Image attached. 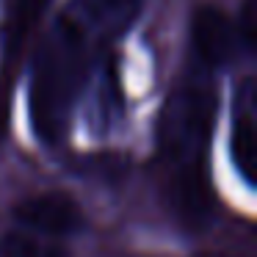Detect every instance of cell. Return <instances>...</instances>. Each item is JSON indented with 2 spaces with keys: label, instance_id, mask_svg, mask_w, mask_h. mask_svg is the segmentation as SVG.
<instances>
[{
  "label": "cell",
  "instance_id": "obj_8",
  "mask_svg": "<svg viewBox=\"0 0 257 257\" xmlns=\"http://www.w3.org/2000/svg\"><path fill=\"white\" fill-rule=\"evenodd\" d=\"M0 127H3V97H0Z\"/></svg>",
  "mask_w": 257,
  "mask_h": 257
},
{
  "label": "cell",
  "instance_id": "obj_1",
  "mask_svg": "<svg viewBox=\"0 0 257 257\" xmlns=\"http://www.w3.org/2000/svg\"><path fill=\"white\" fill-rule=\"evenodd\" d=\"M216 119V83L210 69L194 67L172 89L158 124V147L166 169V205L191 229L210 218L213 194L207 183V141Z\"/></svg>",
  "mask_w": 257,
  "mask_h": 257
},
{
  "label": "cell",
  "instance_id": "obj_6",
  "mask_svg": "<svg viewBox=\"0 0 257 257\" xmlns=\"http://www.w3.org/2000/svg\"><path fill=\"white\" fill-rule=\"evenodd\" d=\"M232 163L246 185L257 183V89L254 78H243L232 105Z\"/></svg>",
  "mask_w": 257,
  "mask_h": 257
},
{
  "label": "cell",
  "instance_id": "obj_2",
  "mask_svg": "<svg viewBox=\"0 0 257 257\" xmlns=\"http://www.w3.org/2000/svg\"><path fill=\"white\" fill-rule=\"evenodd\" d=\"M89 47L91 45L64 17H58L36 47L28 108L36 136L47 144L61 141L69 127L75 97L89 67Z\"/></svg>",
  "mask_w": 257,
  "mask_h": 257
},
{
  "label": "cell",
  "instance_id": "obj_7",
  "mask_svg": "<svg viewBox=\"0 0 257 257\" xmlns=\"http://www.w3.org/2000/svg\"><path fill=\"white\" fill-rule=\"evenodd\" d=\"M0 257H67V251L45 235L9 229L0 235Z\"/></svg>",
  "mask_w": 257,
  "mask_h": 257
},
{
  "label": "cell",
  "instance_id": "obj_3",
  "mask_svg": "<svg viewBox=\"0 0 257 257\" xmlns=\"http://www.w3.org/2000/svg\"><path fill=\"white\" fill-rule=\"evenodd\" d=\"M191 47H194V61L213 72L238 58L240 47L251 45L229 14L216 6H199L191 17Z\"/></svg>",
  "mask_w": 257,
  "mask_h": 257
},
{
  "label": "cell",
  "instance_id": "obj_4",
  "mask_svg": "<svg viewBox=\"0 0 257 257\" xmlns=\"http://www.w3.org/2000/svg\"><path fill=\"white\" fill-rule=\"evenodd\" d=\"M144 0H69L61 17L86 42H108L136 23Z\"/></svg>",
  "mask_w": 257,
  "mask_h": 257
},
{
  "label": "cell",
  "instance_id": "obj_5",
  "mask_svg": "<svg viewBox=\"0 0 257 257\" xmlns=\"http://www.w3.org/2000/svg\"><path fill=\"white\" fill-rule=\"evenodd\" d=\"M14 218L23 227H28V232L50 235V238L72 235L83 224V213H80L78 202L61 191H47V194H36L20 202L14 207Z\"/></svg>",
  "mask_w": 257,
  "mask_h": 257
}]
</instances>
